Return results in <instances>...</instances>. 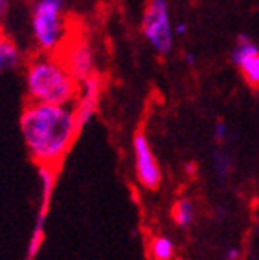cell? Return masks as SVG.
Here are the masks:
<instances>
[{
  "label": "cell",
  "instance_id": "1",
  "mask_svg": "<svg viewBox=\"0 0 259 260\" xmlns=\"http://www.w3.org/2000/svg\"><path fill=\"white\" fill-rule=\"evenodd\" d=\"M19 128L24 145L37 165L57 168L80 134L73 105L29 100L24 105Z\"/></svg>",
  "mask_w": 259,
  "mask_h": 260
},
{
  "label": "cell",
  "instance_id": "2",
  "mask_svg": "<svg viewBox=\"0 0 259 260\" xmlns=\"http://www.w3.org/2000/svg\"><path fill=\"white\" fill-rule=\"evenodd\" d=\"M25 89L32 102L73 105L80 83L59 54L38 53L25 63Z\"/></svg>",
  "mask_w": 259,
  "mask_h": 260
},
{
  "label": "cell",
  "instance_id": "3",
  "mask_svg": "<svg viewBox=\"0 0 259 260\" xmlns=\"http://www.w3.org/2000/svg\"><path fill=\"white\" fill-rule=\"evenodd\" d=\"M31 25L38 51L57 54L69 38L62 0H35Z\"/></svg>",
  "mask_w": 259,
  "mask_h": 260
},
{
  "label": "cell",
  "instance_id": "4",
  "mask_svg": "<svg viewBox=\"0 0 259 260\" xmlns=\"http://www.w3.org/2000/svg\"><path fill=\"white\" fill-rule=\"evenodd\" d=\"M141 32L154 51L159 54L170 53L175 34L167 0H150L141 19Z\"/></svg>",
  "mask_w": 259,
  "mask_h": 260
},
{
  "label": "cell",
  "instance_id": "5",
  "mask_svg": "<svg viewBox=\"0 0 259 260\" xmlns=\"http://www.w3.org/2000/svg\"><path fill=\"white\" fill-rule=\"evenodd\" d=\"M66 62L67 69L75 76V80L81 83L86 78L93 76L96 70V54L91 43L83 37L67 38L61 51L57 53Z\"/></svg>",
  "mask_w": 259,
  "mask_h": 260
},
{
  "label": "cell",
  "instance_id": "6",
  "mask_svg": "<svg viewBox=\"0 0 259 260\" xmlns=\"http://www.w3.org/2000/svg\"><path fill=\"white\" fill-rule=\"evenodd\" d=\"M134 155H135V172L140 184L154 190L161 186V167L154 157L150 141L143 134H137L134 137Z\"/></svg>",
  "mask_w": 259,
  "mask_h": 260
},
{
  "label": "cell",
  "instance_id": "7",
  "mask_svg": "<svg viewBox=\"0 0 259 260\" xmlns=\"http://www.w3.org/2000/svg\"><path fill=\"white\" fill-rule=\"evenodd\" d=\"M99 95H100V78L94 73L93 76L86 78L80 83V90L76 100L73 102V110L76 114L80 128H84L91 119L94 118L99 105Z\"/></svg>",
  "mask_w": 259,
  "mask_h": 260
},
{
  "label": "cell",
  "instance_id": "8",
  "mask_svg": "<svg viewBox=\"0 0 259 260\" xmlns=\"http://www.w3.org/2000/svg\"><path fill=\"white\" fill-rule=\"evenodd\" d=\"M21 60L22 56L16 42L11 37L0 32V73L15 70Z\"/></svg>",
  "mask_w": 259,
  "mask_h": 260
},
{
  "label": "cell",
  "instance_id": "9",
  "mask_svg": "<svg viewBox=\"0 0 259 260\" xmlns=\"http://www.w3.org/2000/svg\"><path fill=\"white\" fill-rule=\"evenodd\" d=\"M237 67L240 69L245 81L253 87H259V51L242 59Z\"/></svg>",
  "mask_w": 259,
  "mask_h": 260
},
{
  "label": "cell",
  "instance_id": "10",
  "mask_svg": "<svg viewBox=\"0 0 259 260\" xmlns=\"http://www.w3.org/2000/svg\"><path fill=\"white\" fill-rule=\"evenodd\" d=\"M174 219L180 227H189L194 220V205L188 199H181L174 206Z\"/></svg>",
  "mask_w": 259,
  "mask_h": 260
},
{
  "label": "cell",
  "instance_id": "11",
  "mask_svg": "<svg viewBox=\"0 0 259 260\" xmlns=\"http://www.w3.org/2000/svg\"><path fill=\"white\" fill-rule=\"evenodd\" d=\"M175 252L174 241L167 237H156L151 241V255L154 260H172Z\"/></svg>",
  "mask_w": 259,
  "mask_h": 260
},
{
  "label": "cell",
  "instance_id": "12",
  "mask_svg": "<svg viewBox=\"0 0 259 260\" xmlns=\"http://www.w3.org/2000/svg\"><path fill=\"white\" fill-rule=\"evenodd\" d=\"M212 165H213V172L216 173V176L219 179H224L232 172L234 160H232V157L226 151H216L212 157Z\"/></svg>",
  "mask_w": 259,
  "mask_h": 260
},
{
  "label": "cell",
  "instance_id": "13",
  "mask_svg": "<svg viewBox=\"0 0 259 260\" xmlns=\"http://www.w3.org/2000/svg\"><path fill=\"white\" fill-rule=\"evenodd\" d=\"M213 135H215V140L219 141V143L226 141L227 137H229V128H227V125L223 121H218L216 125H215V128H213Z\"/></svg>",
  "mask_w": 259,
  "mask_h": 260
},
{
  "label": "cell",
  "instance_id": "14",
  "mask_svg": "<svg viewBox=\"0 0 259 260\" xmlns=\"http://www.w3.org/2000/svg\"><path fill=\"white\" fill-rule=\"evenodd\" d=\"M8 10H10V0H0V19L7 16Z\"/></svg>",
  "mask_w": 259,
  "mask_h": 260
},
{
  "label": "cell",
  "instance_id": "15",
  "mask_svg": "<svg viewBox=\"0 0 259 260\" xmlns=\"http://www.w3.org/2000/svg\"><path fill=\"white\" fill-rule=\"evenodd\" d=\"M186 30H188V25L185 22H178V24H175V27H174L175 35H183V34H186Z\"/></svg>",
  "mask_w": 259,
  "mask_h": 260
},
{
  "label": "cell",
  "instance_id": "16",
  "mask_svg": "<svg viewBox=\"0 0 259 260\" xmlns=\"http://www.w3.org/2000/svg\"><path fill=\"white\" fill-rule=\"evenodd\" d=\"M239 258V249L232 248L226 252V260H237Z\"/></svg>",
  "mask_w": 259,
  "mask_h": 260
},
{
  "label": "cell",
  "instance_id": "17",
  "mask_svg": "<svg viewBox=\"0 0 259 260\" xmlns=\"http://www.w3.org/2000/svg\"><path fill=\"white\" fill-rule=\"evenodd\" d=\"M185 60H186L188 65H194V63H196V56L191 54V53H188V54L185 56Z\"/></svg>",
  "mask_w": 259,
  "mask_h": 260
},
{
  "label": "cell",
  "instance_id": "18",
  "mask_svg": "<svg viewBox=\"0 0 259 260\" xmlns=\"http://www.w3.org/2000/svg\"><path fill=\"white\" fill-rule=\"evenodd\" d=\"M0 32H2V30H0Z\"/></svg>",
  "mask_w": 259,
  "mask_h": 260
}]
</instances>
